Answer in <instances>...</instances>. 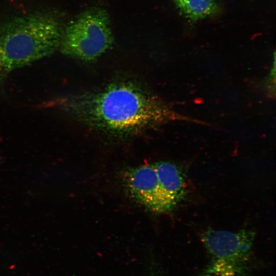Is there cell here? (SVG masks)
I'll list each match as a JSON object with an SVG mask.
<instances>
[{
	"instance_id": "5",
	"label": "cell",
	"mask_w": 276,
	"mask_h": 276,
	"mask_svg": "<svg viewBox=\"0 0 276 276\" xmlns=\"http://www.w3.org/2000/svg\"><path fill=\"white\" fill-rule=\"evenodd\" d=\"M123 180L129 195L136 202L155 213L168 212L154 163L128 169Z\"/></svg>"
},
{
	"instance_id": "7",
	"label": "cell",
	"mask_w": 276,
	"mask_h": 276,
	"mask_svg": "<svg viewBox=\"0 0 276 276\" xmlns=\"http://www.w3.org/2000/svg\"><path fill=\"white\" fill-rule=\"evenodd\" d=\"M174 2L181 12L192 20L210 16L218 9L216 0H174Z\"/></svg>"
},
{
	"instance_id": "6",
	"label": "cell",
	"mask_w": 276,
	"mask_h": 276,
	"mask_svg": "<svg viewBox=\"0 0 276 276\" xmlns=\"http://www.w3.org/2000/svg\"><path fill=\"white\" fill-rule=\"evenodd\" d=\"M154 165L168 212L173 210L185 196L184 176L181 169L171 162L160 161Z\"/></svg>"
},
{
	"instance_id": "2",
	"label": "cell",
	"mask_w": 276,
	"mask_h": 276,
	"mask_svg": "<svg viewBox=\"0 0 276 276\" xmlns=\"http://www.w3.org/2000/svg\"><path fill=\"white\" fill-rule=\"evenodd\" d=\"M62 20L58 11L46 9L15 14L0 23V84L15 70L59 49Z\"/></svg>"
},
{
	"instance_id": "1",
	"label": "cell",
	"mask_w": 276,
	"mask_h": 276,
	"mask_svg": "<svg viewBox=\"0 0 276 276\" xmlns=\"http://www.w3.org/2000/svg\"><path fill=\"white\" fill-rule=\"evenodd\" d=\"M56 102L60 110L80 122L116 137L137 135L176 118L157 96L129 81L112 83Z\"/></svg>"
},
{
	"instance_id": "4",
	"label": "cell",
	"mask_w": 276,
	"mask_h": 276,
	"mask_svg": "<svg viewBox=\"0 0 276 276\" xmlns=\"http://www.w3.org/2000/svg\"><path fill=\"white\" fill-rule=\"evenodd\" d=\"M255 233L247 229L237 232L208 229L202 241L211 257L205 276H242L246 270Z\"/></svg>"
},
{
	"instance_id": "3",
	"label": "cell",
	"mask_w": 276,
	"mask_h": 276,
	"mask_svg": "<svg viewBox=\"0 0 276 276\" xmlns=\"http://www.w3.org/2000/svg\"><path fill=\"white\" fill-rule=\"evenodd\" d=\"M113 41L107 11L91 7L64 27L59 50L64 55L84 61L96 60Z\"/></svg>"
}]
</instances>
